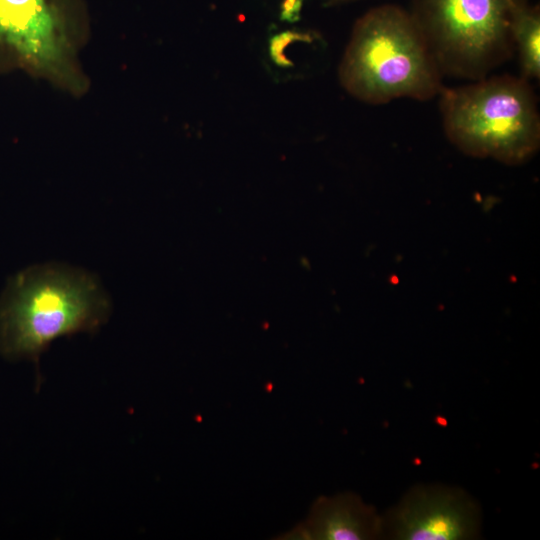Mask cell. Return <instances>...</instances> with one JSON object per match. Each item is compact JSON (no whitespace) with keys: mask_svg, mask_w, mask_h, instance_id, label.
Masks as SVG:
<instances>
[{"mask_svg":"<svg viewBox=\"0 0 540 540\" xmlns=\"http://www.w3.org/2000/svg\"><path fill=\"white\" fill-rule=\"evenodd\" d=\"M519 0H412L410 12L441 74L479 80L514 50L510 21Z\"/></svg>","mask_w":540,"mask_h":540,"instance_id":"obj_4","label":"cell"},{"mask_svg":"<svg viewBox=\"0 0 540 540\" xmlns=\"http://www.w3.org/2000/svg\"><path fill=\"white\" fill-rule=\"evenodd\" d=\"M479 504L465 490L440 484L417 485L382 515L383 538L468 540L480 535Z\"/></svg>","mask_w":540,"mask_h":540,"instance_id":"obj_6","label":"cell"},{"mask_svg":"<svg viewBox=\"0 0 540 540\" xmlns=\"http://www.w3.org/2000/svg\"><path fill=\"white\" fill-rule=\"evenodd\" d=\"M475 81L439 93L448 139L471 156L506 164L527 161L540 143V118L528 80L501 75Z\"/></svg>","mask_w":540,"mask_h":540,"instance_id":"obj_3","label":"cell"},{"mask_svg":"<svg viewBox=\"0 0 540 540\" xmlns=\"http://www.w3.org/2000/svg\"><path fill=\"white\" fill-rule=\"evenodd\" d=\"M441 77L410 12L391 4L356 21L339 66L343 88L369 104L429 100L441 92Z\"/></svg>","mask_w":540,"mask_h":540,"instance_id":"obj_2","label":"cell"},{"mask_svg":"<svg viewBox=\"0 0 540 540\" xmlns=\"http://www.w3.org/2000/svg\"><path fill=\"white\" fill-rule=\"evenodd\" d=\"M355 0H326L327 5H337L341 3L351 2Z\"/></svg>","mask_w":540,"mask_h":540,"instance_id":"obj_10","label":"cell"},{"mask_svg":"<svg viewBox=\"0 0 540 540\" xmlns=\"http://www.w3.org/2000/svg\"><path fill=\"white\" fill-rule=\"evenodd\" d=\"M510 33L514 50L518 53L524 79L540 76V11L526 0H519L511 14Z\"/></svg>","mask_w":540,"mask_h":540,"instance_id":"obj_8","label":"cell"},{"mask_svg":"<svg viewBox=\"0 0 540 540\" xmlns=\"http://www.w3.org/2000/svg\"><path fill=\"white\" fill-rule=\"evenodd\" d=\"M70 0H0V49L60 84L75 86Z\"/></svg>","mask_w":540,"mask_h":540,"instance_id":"obj_5","label":"cell"},{"mask_svg":"<svg viewBox=\"0 0 540 540\" xmlns=\"http://www.w3.org/2000/svg\"><path fill=\"white\" fill-rule=\"evenodd\" d=\"M286 540H371L383 538L382 515L353 492L320 496L306 519L277 537Z\"/></svg>","mask_w":540,"mask_h":540,"instance_id":"obj_7","label":"cell"},{"mask_svg":"<svg viewBox=\"0 0 540 540\" xmlns=\"http://www.w3.org/2000/svg\"><path fill=\"white\" fill-rule=\"evenodd\" d=\"M109 311L90 274L59 264L31 267L13 277L0 298V352L38 361L53 340L99 328Z\"/></svg>","mask_w":540,"mask_h":540,"instance_id":"obj_1","label":"cell"},{"mask_svg":"<svg viewBox=\"0 0 540 540\" xmlns=\"http://www.w3.org/2000/svg\"><path fill=\"white\" fill-rule=\"evenodd\" d=\"M304 0H282L280 5V20L294 23L299 20Z\"/></svg>","mask_w":540,"mask_h":540,"instance_id":"obj_9","label":"cell"}]
</instances>
